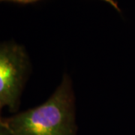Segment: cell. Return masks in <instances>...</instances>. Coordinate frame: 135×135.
Wrapping results in <instances>:
<instances>
[{"label":"cell","instance_id":"cell-1","mask_svg":"<svg viewBox=\"0 0 135 135\" xmlns=\"http://www.w3.org/2000/svg\"><path fill=\"white\" fill-rule=\"evenodd\" d=\"M75 109L72 80L65 74L45 102L5 121L12 135H77Z\"/></svg>","mask_w":135,"mask_h":135},{"label":"cell","instance_id":"cell-2","mask_svg":"<svg viewBox=\"0 0 135 135\" xmlns=\"http://www.w3.org/2000/svg\"><path fill=\"white\" fill-rule=\"evenodd\" d=\"M30 68L23 46L15 41L0 43V113L5 107L13 113L18 110Z\"/></svg>","mask_w":135,"mask_h":135},{"label":"cell","instance_id":"cell-3","mask_svg":"<svg viewBox=\"0 0 135 135\" xmlns=\"http://www.w3.org/2000/svg\"><path fill=\"white\" fill-rule=\"evenodd\" d=\"M0 135H12L8 127L5 119H3L0 113Z\"/></svg>","mask_w":135,"mask_h":135},{"label":"cell","instance_id":"cell-4","mask_svg":"<svg viewBox=\"0 0 135 135\" xmlns=\"http://www.w3.org/2000/svg\"><path fill=\"white\" fill-rule=\"evenodd\" d=\"M39 0H0V2H13L18 4H30L36 2Z\"/></svg>","mask_w":135,"mask_h":135},{"label":"cell","instance_id":"cell-5","mask_svg":"<svg viewBox=\"0 0 135 135\" xmlns=\"http://www.w3.org/2000/svg\"><path fill=\"white\" fill-rule=\"evenodd\" d=\"M102 1H104V2H105L107 3L110 4L113 8H115L116 11H118L119 12H120L121 11L120 8H119V5H118V3L116 2L115 0H102Z\"/></svg>","mask_w":135,"mask_h":135}]
</instances>
